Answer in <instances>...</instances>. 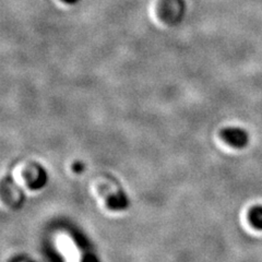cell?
I'll return each mask as SVG.
<instances>
[{
	"label": "cell",
	"instance_id": "1",
	"mask_svg": "<svg viewBox=\"0 0 262 262\" xmlns=\"http://www.w3.org/2000/svg\"><path fill=\"white\" fill-rule=\"evenodd\" d=\"M185 11L186 5L184 0H161L158 6L160 19L168 26H175L182 21Z\"/></svg>",
	"mask_w": 262,
	"mask_h": 262
},
{
	"label": "cell",
	"instance_id": "3",
	"mask_svg": "<svg viewBox=\"0 0 262 262\" xmlns=\"http://www.w3.org/2000/svg\"><path fill=\"white\" fill-rule=\"evenodd\" d=\"M249 220L253 227L262 231V206H257L251 209Z\"/></svg>",
	"mask_w": 262,
	"mask_h": 262
},
{
	"label": "cell",
	"instance_id": "4",
	"mask_svg": "<svg viewBox=\"0 0 262 262\" xmlns=\"http://www.w3.org/2000/svg\"><path fill=\"white\" fill-rule=\"evenodd\" d=\"M61 2L68 4V5H75V4H77L79 2V0H61Z\"/></svg>",
	"mask_w": 262,
	"mask_h": 262
},
{
	"label": "cell",
	"instance_id": "2",
	"mask_svg": "<svg viewBox=\"0 0 262 262\" xmlns=\"http://www.w3.org/2000/svg\"><path fill=\"white\" fill-rule=\"evenodd\" d=\"M224 137L228 143H231L232 145L237 147H243L247 145L249 140L247 133L239 128H229L225 130Z\"/></svg>",
	"mask_w": 262,
	"mask_h": 262
}]
</instances>
